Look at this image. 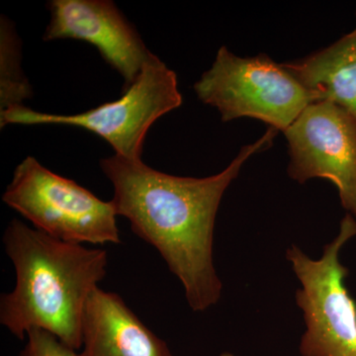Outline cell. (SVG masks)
Segmentation results:
<instances>
[{
	"label": "cell",
	"mask_w": 356,
	"mask_h": 356,
	"mask_svg": "<svg viewBox=\"0 0 356 356\" xmlns=\"http://www.w3.org/2000/svg\"><path fill=\"white\" fill-rule=\"evenodd\" d=\"M277 130L269 127L254 144L242 147L222 172L204 178L182 177L159 172L142 159L113 156L102 159L100 168L113 186L118 216L153 245L184 286L194 312L216 305L222 282L213 261L215 220L225 191L245 161L273 145Z\"/></svg>",
	"instance_id": "obj_1"
},
{
	"label": "cell",
	"mask_w": 356,
	"mask_h": 356,
	"mask_svg": "<svg viewBox=\"0 0 356 356\" xmlns=\"http://www.w3.org/2000/svg\"><path fill=\"white\" fill-rule=\"evenodd\" d=\"M2 242L16 284L0 297V324L21 341L40 329L81 350L84 309L107 275L106 250L58 240L19 219L9 222Z\"/></svg>",
	"instance_id": "obj_2"
},
{
	"label": "cell",
	"mask_w": 356,
	"mask_h": 356,
	"mask_svg": "<svg viewBox=\"0 0 356 356\" xmlns=\"http://www.w3.org/2000/svg\"><path fill=\"white\" fill-rule=\"evenodd\" d=\"M182 95L177 76L158 57L122 96L74 115L43 113L24 105L0 112L1 128L7 125L72 126L95 134L113 147L115 154L142 159L145 139L152 125L161 116L179 108Z\"/></svg>",
	"instance_id": "obj_3"
},
{
	"label": "cell",
	"mask_w": 356,
	"mask_h": 356,
	"mask_svg": "<svg viewBox=\"0 0 356 356\" xmlns=\"http://www.w3.org/2000/svg\"><path fill=\"white\" fill-rule=\"evenodd\" d=\"M2 200L33 228L64 242L121 243L116 210L92 192L44 168L33 156L16 166Z\"/></svg>",
	"instance_id": "obj_4"
},
{
	"label": "cell",
	"mask_w": 356,
	"mask_h": 356,
	"mask_svg": "<svg viewBox=\"0 0 356 356\" xmlns=\"http://www.w3.org/2000/svg\"><path fill=\"white\" fill-rule=\"evenodd\" d=\"M193 88L200 102L219 111L222 122L250 117L282 132L316 102L282 64L266 54L241 58L225 46Z\"/></svg>",
	"instance_id": "obj_5"
},
{
	"label": "cell",
	"mask_w": 356,
	"mask_h": 356,
	"mask_svg": "<svg viewBox=\"0 0 356 356\" xmlns=\"http://www.w3.org/2000/svg\"><path fill=\"white\" fill-rule=\"evenodd\" d=\"M355 236L356 220L348 213L320 259H310L296 245L287 250L302 285L296 294L306 325L302 356H356V304L344 284L348 270L339 261L341 248Z\"/></svg>",
	"instance_id": "obj_6"
},
{
	"label": "cell",
	"mask_w": 356,
	"mask_h": 356,
	"mask_svg": "<svg viewBox=\"0 0 356 356\" xmlns=\"http://www.w3.org/2000/svg\"><path fill=\"white\" fill-rule=\"evenodd\" d=\"M287 172L299 184L324 178L336 185L344 209L356 220V120L329 102L312 103L285 131Z\"/></svg>",
	"instance_id": "obj_7"
},
{
	"label": "cell",
	"mask_w": 356,
	"mask_h": 356,
	"mask_svg": "<svg viewBox=\"0 0 356 356\" xmlns=\"http://www.w3.org/2000/svg\"><path fill=\"white\" fill-rule=\"evenodd\" d=\"M47 6L51 17L44 41L72 39L92 44L124 79L123 91L156 57L111 0H51Z\"/></svg>",
	"instance_id": "obj_8"
},
{
	"label": "cell",
	"mask_w": 356,
	"mask_h": 356,
	"mask_svg": "<svg viewBox=\"0 0 356 356\" xmlns=\"http://www.w3.org/2000/svg\"><path fill=\"white\" fill-rule=\"evenodd\" d=\"M81 350L79 356H173L121 296L99 287L84 309Z\"/></svg>",
	"instance_id": "obj_9"
},
{
	"label": "cell",
	"mask_w": 356,
	"mask_h": 356,
	"mask_svg": "<svg viewBox=\"0 0 356 356\" xmlns=\"http://www.w3.org/2000/svg\"><path fill=\"white\" fill-rule=\"evenodd\" d=\"M282 65L316 102L334 103L356 120V28L331 46Z\"/></svg>",
	"instance_id": "obj_10"
},
{
	"label": "cell",
	"mask_w": 356,
	"mask_h": 356,
	"mask_svg": "<svg viewBox=\"0 0 356 356\" xmlns=\"http://www.w3.org/2000/svg\"><path fill=\"white\" fill-rule=\"evenodd\" d=\"M21 40L13 21L0 20V112L21 106L33 96L31 84L22 70Z\"/></svg>",
	"instance_id": "obj_11"
},
{
	"label": "cell",
	"mask_w": 356,
	"mask_h": 356,
	"mask_svg": "<svg viewBox=\"0 0 356 356\" xmlns=\"http://www.w3.org/2000/svg\"><path fill=\"white\" fill-rule=\"evenodd\" d=\"M27 341L18 356H79L76 350L44 330L28 332Z\"/></svg>",
	"instance_id": "obj_12"
}]
</instances>
